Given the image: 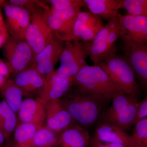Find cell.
<instances>
[{
    "mask_svg": "<svg viewBox=\"0 0 147 147\" xmlns=\"http://www.w3.org/2000/svg\"><path fill=\"white\" fill-rule=\"evenodd\" d=\"M51 8L57 10L66 9L71 7H82L85 5L84 0H50Z\"/></svg>",
    "mask_w": 147,
    "mask_h": 147,
    "instance_id": "4dcf8cb0",
    "label": "cell"
},
{
    "mask_svg": "<svg viewBox=\"0 0 147 147\" xmlns=\"http://www.w3.org/2000/svg\"><path fill=\"white\" fill-rule=\"evenodd\" d=\"M74 85V77H61L55 70L46 76L45 86L37 99L45 105L51 100L61 99Z\"/></svg>",
    "mask_w": 147,
    "mask_h": 147,
    "instance_id": "8fae6325",
    "label": "cell"
},
{
    "mask_svg": "<svg viewBox=\"0 0 147 147\" xmlns=\"http://www.w3.org/2000/svg\"><path fill=\"white\" fill-rule=\"evenodd\" d=\"M6 63L13 76L26 70L32 65L35 55L26 40L9 35L3 45Z\"/></svg>",
    "mask_w": 147,
    "mask_h": 147,
    "instance_id": "277c9868",
    "label": "cell"
},
{
    "mask_svg": "<svg viewBox=\"0 0 147 147\" xmlns=\"http://www.w3.org/2000/svg\"><path fill=\"white\" fill-rule=\"evenodd\" d=\"M108 147H127L126 146L119 144H115V143H105Z\"/></svg>",
    "mask_w": 147,
    "mask_h": 147,
    "instance_id": "d590c367",
    "label": "cell"
},
{
    "mask_svg": "<svg viewBox=\"0 0 147 147\" xmlns=\"http://www.w3.org/2000/svg\"><path fill=\"white\" fill-rule=\"evenodd\" d=\"M90 12L101 19L108 20L117 17L122 8V0H84Z\"/></svg>",
    "mask_w": 147,
    "mask_h": 147,
    "instance_id": "2e32d148",
    "label": "cell"
},
{
    "mask_svg": "<svg viewBox=\"0 0 147 147\" xmlns=\"http://www.w3.org/2000/svg\"><path fill=\"white\" fill-rule=\"evenodd\" d=\"M85 44L88 55L94 65H100L109 56L116 53L115 47H110L106 40L95 44L90 42Z\"/></svg>",
    "mask_w": 147,
    "mask_h": 147,
    "instance_id": "603a6c76",
    "label": "cell"
},
{
    "mask_svg": "<svg viewBox=\"0 0 147 147\" xmlns=\"http://www.w3.org/2000/svg\"><path fill=\"white\" fill-rule=\"evenodd\" d=\"M77 89L105 103L116 95L125 93L99 65L85 66L74 77Z\"/></svg>",
    "mask_w": 147,
    "mask_h": 147,
    "instance_id": "6da1fadb",
    "label": "cell"
},
{
    "mask_svg": "<svg viewBox=\"0 0 147 147\" xmlns=\"http://www.w3.org/2000/svg\"><path fill=\"white\" fill-rule=\"evenodd\" d=\"M65 42L55 36L42 51L36 55L31 67L46 78L55 71L54 68L60 61Z\"/></svg>",
    "mask_w": 147,
    "mask_h": 147,
    "instance_id": "9c48e42d",
    "label": "cell"
},
{
    "mask_svg": "<svg viewBox=\"0 0 147 147\" xmlns=\"http://www.w3.org/2000/svg\"><path fill=\"white\" fill-rule=\"evenodd\" d=\"M5 141V139L4 136L3 134L1 131L0 130V147H3V145Z\"/></svg>",
    "mask_w": 147,
    "mask_h": 147,
    "instance_id": "8d00e7d4",
    "label": "cell"
},
{
    "mask_svg": "<svg viewBox=\"0 0 147 147\" xmlns=\"http://www.w3.org/2000/svg\"><path fill=\"white\" fill-rule=\"evenodd\" d=\"M88 53L85 43L76 40L66 42L61 55L60 65L56 70L62 77H74L85 66Z\"/></svg>",
    "mask_w": 147,
    "mask_h": 147,
    "instance_id": "5b68a950",
    "label": "cell"
},
{
    "mask_svg": "<svg viewBox=\"0 0 147 147\" xmlns=\"http://www.w3.org/2000/svg\"><path fill=\"white\" fill-rule=\"evenodd\" d=\"M99 66L125 93L137 97L139 88L135 74L125 56H118L115 53Z\"/></svg>",
    "mask_w": 147,
    "mask_h": 147,
    "instance_id": "3957f363",
    "label": "cell"
},
{
    "mask_svg": "<svg viewBox=\"0 0 147 147\" xmlns=\"http://www.w3.org/2000/svg\"><path fill=\"white\" fill-rule=\"evenodd\" d=\"M94 136L104 143L119 144L127 147H134L132 135L110 124H98Z\"/></svg>",
    "mask_w": 147,
    "mask_h": 147,
    "instance_id": "9a60e30c",
    "label": "cell"
},
{
    "mask_svg": "<svg viewBox=\"0 0 147 147\" xmlns=\"http://www.w3.org/2000/svg\"><path fill=\"white\" fill-rule=\"evenodd\" d=\"M140 102L137 99L126 106L115 115L100 123H109L125 131L129 130L136 123ZM98 123V124H100Z\"/></svg>",
    "mask_w": 147,
    "mask_h": 147,
    "instance_id": "ac0fdd59",
    "label": "cell"
},
{
    "mask_svg": "<svg viewBox=\"0 0 147 147\" xmlns=\"http://www.w3.org/2000/svg\"><path fill=\"white\" fill-rule=\"evenodd\" d=\"M60 139V134L44 125L37 130L32 147H56L59 145Z\"/></svg>",
    "mask_w": 147,
    "mask_h": 147,
    "instance_id": "cb8c5ba5",
    "label": "cell"
},
{
    "mask_svg": "<svg viewBox=\"0 0 147 147\" xmlns=\"http://www.w3.org/2000/svg\"><path fill=\"white\" fill-rule=\"evenodd\" d=\"M38 129L28 123L18 122L14 131V143L19 147H32L33 140Z\"/></svg>",
    "mask_w": 147,
    "mask_h": 147,
    "instance_id": "7402d4cb",
    "label": "cell"
},
{
    "mask_svg": "<svg viewBox=\"0 0 147 147\" xmlns=\"http://www.w3.org/2000/svg\"><path fill=\"white\" fill-rule=\"evenodd\" d=\"M91 137L86 129L76 125L61 133L59 146L90 147Z\"/></svg>",
    "mask_w": 147,
    "mask_h": 147,
    "instance_id": "e0dca14e",
    "label": "cell"
},
{
    "mask_svg": "<svg viewBox=\"0 0 147 147\" xmlns=\"http://www.w3.org/2000/svg\"><path fill=\"white\" fill-rule=\"evenodd\" d=\"M7 39L5 38L0 37V47L3 46Z\"/></svg>",
    "mask_w": 147,
    "mask_h": 147,
    "instance_id": "f35d334b",
    "label": "cell"
},
{
    "mask_svg": "<svg viewBox=\"0 0 147 147\" xmlns=\"http://www.w3.org/2000/svg\"><path fill=\"white\" fill-rule=\"evenodd\" d=\"M11 74L9 69L6 62L0 59V74L8 79Z\"/></svg>",
    "mask_w": 147,
    "mask_h": 147,
    "instance_id": "836d02e7",
    "label": "cell"
},
{
    "mask_svg": "<svg viewBox=\"0 0 147 147\" xmlns=\"http://www.w3.org/2000/svg\"><path fill=\"white\" fill-rule=\"evenodd\" d=\"M49 9L42 15L55 36L65 42L72 41L74 25L72 26L55 16L50 12Z\"/></svg>",
    "mask_w": 147,
    "mask_h": 147,
    "instance_id": "d6986e66",
    "label": "cell"
},
{
    "mask_svg": "<svg viewBox=\"0 0 147 147\" xmlns=\"http://www.w3.org/2000/svg\"><path fill=\"white\" fill-rule=\"evenodd\" d=\"M146 118H147V96L140 102L138 115L135 123L140 120Z\"/></svg>",
    "mask_w": 147,
    "mask_h": 147,
    "instance_id": "1f68e13d",
    "label": "cell"
},
{
    "mask_svg": "<svg viewBox=\"0 0 147 147\" xmlns=\"http://www.w3.org/2000/svg\"><path fill=\"white\" fill-rule=\"evenodd\" d=\"M6 26L9 35L25 40L26 32L30 23L31 14L22 7L3 3Z\"/></svg>",
    "mask_w": 147,
    "mask_h": 147,
    "instance_id": "ba28073f",
    "label": "cell"
},
{
    "mask_svg": "<svg viewBox=\"0 0 147 147\" xmlns=\"http://www.w3.org/2000/svg\"><path fill=\"white\" fill-rule=\"evenodd\" d=\"M9 36V34L6 26L5 21L3 17L1 8L0 9V37L5 38L7 39Z\"/></svg>",
    "mask_w": 147,
    "mask_h": 147,
    "instance_id": "d6a6232c",
    "label": "cell"
},
{
    "mask_svg": "<svg viewBox=\"0 0 147 147\" xmlns=\"http://www.w3.org/2000/svg\"><path fill=\"white\" fill-rule=\"evenodd\" d=\"M134 125L132 137L134 147H147V118L138 121Z\"/></svg>",
    "mask_w": 147,
    "mask_h": 147,
    "instance_id": "83f0119b",
    "label": "cell"
},
{
    "mask_svg": "<svg viewBox=\"0 0 147 147\" xmlns=\"http://www.w3.org/2000/svg\"><path fill=\"white\" fill-rule=\"evenodd\" d=\"M4 3V1H0V9L1 8V6Z\"/></svg>",
    "mask_w": 147,
    "mask_h": 147,
    "instance_id": "60d3db41",
    "label": "cell"
},
{
    "mask_svg": "<svg viewBox=\"0 0 147 147\" xmlns=\"http://www.w3.org/2000/svg\"><path fill=\"white\" fill-rule=\"evenodd\" d=\"M98 33L76 18L73 27V40L91 42Z\"/></svg>",
    "mask_w": 147,
    "mask_h": 147,
    "instance_id": "484cf974",
    "label": "cell"
},
{
    "mask_svg": "<svg viewBox=\"0 0 147 147\" xmlns=\"http://www.w3.org/2000/svg\"><path fill=\"white\" fill-rule=\"evenodd\" d=\"M45 122L48 128L61 134L76 124L60 99L51 100L45 105Z\"/></svg>",
    "mask_w": 147,
    "mask_h": 147,
    "instance_id": "30bf717a",
    "label": "cell"
},
{
    "mask_svg": "<svg viewBox=\"0 0 147 147\" xmlns=\"http://www.w3.org/2000/svg\"><path fill=\"white\" fill-rule=\"evenodd\" d=\"M124 50L134 74L147 86V43L124 46Z\"/></svg>",
    "mask_w": 147,
    "mask_h": 147,
    "instance_id": "7c38bea8",
    "label": "cell"
},
{
    "mask_svg": "<svg viewBox=\"0 0 147 147\" xmlns=\"http://www.w3.org/2000/svg\"><path fill=\"white\" fill-rule=\"evenodd\" d=\"M19 122L34 125L39 129L45 122V105L37 98H29L23 100L18 113Z\"/></svg>",
    "mask_w": 147,
    "mask_h": 147,
    "instance_id": "4fadbf2b",
    "label": "cell"
},
{
    "mask_svg": "<svg viewBox=\"0 0 147 147\" xmlns=\"http://www.w3.org/2000/svg\"><path fill=\"white\" fill-rule=\"evenodd\" d=\"M0 92L3 97V100L18 116L24 96L21 89L13 80L8 79L0 88Z\"/></svg>",
    "mask_w": 147,
    "mask_h": 147,
    "instance_id": "ffe728a7",
    "label": "cell"
},
{
    "mask_svg": "<svg viewBox=\"0 0 147 147\" xmlns=\"http://www.w3.org/2000/svg\"><path fill=\"white\" fill-rule=\"evenodd\" d=\"M71 89L60 99L76 124L87 129L98 123L102 103L78 89Z\"/></svg>",
    "mask_w": 147,
    "mask_h": 147,
    "instance_id": "7a4b0ae2",
    "label": "cell"
},
{
    "mask_svg": "<svg viewBox=\"0 0 147 147\" xmlns=\"http://www.w3.org/2000/svg\"><path fill=\"white\" fill-rule=\"evenodd\" d=\"M55 36L41 13L31 14L25 40L31 47L35 57L51 42Z\"/></svg>",
    "mask_w": 147,
    "mask_h": 147,
    "instance_id": "52a82bcc",
    "label": "cell"
},
{
    "mask_svg": "<svg viewBox=\"0 0 147 147\" xmlns=\"http://www.w3.org/2000/svg\"><path fill=\"white\" fill-rule=\"evenodd\" d=\"M122 8L129 14L147 18V0H122Z\"/></svg>",
    "mask_w": 147,
    "mask_h": 147,
    "instance_id": "4316f807",
    "label": "cell"
},
{
    "mask_svg": "<svg viewBox=\"0 0 147 147\" xmlns=\"http://www.w3.org/2000/svg\"><path fill=\"white\" fill-rule=\"evenodd\" d=\"M77 19L83 22L90 28L98 32L104 26L102 19L90 12L80 11Z\"/></svg>",
    "mask_w": 147,
    "mask_h": 147,
    "instance_id": "f1b7e54d",
    "label": "cell"
},
{
    "mask_svg": "<svg viewBox=\"0 0 147 147\" xmlns=\"http://www.w3.org/2000/svg\"><path fill=\"white\" fill-rule=\"evenodd\" d=\"M14 76L13 82L21 89L25 96H31L38 92L39 94L45 86V77L32 67Z\"/></svg>",
    "mask_w": 147,
    "mask_h": 147,
    "instance_id": "5bb4252c",
    "label": "cell"
},
{
    "mask_svg": "<svg viewBox=\"0 0 147 147\" xmlns=\"http://www.w3.org/2000/svg\"><path fill=\"white\" fill-rule=\"evenodd\" d=\"M8 79H7L5 77H4L2 75L0 74V88H1L3 85H4Z\"/></svg>",
    "mask_w": 147,
    "mask_h": 147,
    "instance_id": "74e56055",
    "label": "cell"
},
{
    "mask_svg": "<svg viewBox=\"0 0 147 147\" xmlns=\"http://www.w3.org/2000/svg\"><path fill=\"white\" fill-rule=\"evenodd\" d=\"M119 24V23L117 17L110 19L106 26H104L98 32L94 39L90 42L92 44H95L105 40L111 31L117 26Z\"/></svg>",
    "mask_w": 147,
    "mask_h": 147,
    "instance_id": "f546056e",
    "label": "cell"
},
{
    "mask_svg": "<svg viewBox=\"0 0 147 147\" xmlns=\"http://www.w3.org/2000/svg\"><path fill=\"white\" fill-rule=\"evenodd\" d=\"M137 99V97L125 93H121L116 95L112 99V105L104 114H102L98 123H101L106 120L115 115L129 104Z\"/></svg>",
    "mask_w": 147,
    "mask_h": 147,
    "instance_id": "d4e9b609",
    "label": "cell"
},
{
    "mask_svg": "<svg viewBox=\"0 0 147 147\" xmlns=\"http://www.w3.org/2000/svg\"><path fill=\"white\" fill-rule=\"evenodd\" d=\"M19 147L18 146H17V145H16L15 144H14V143H13V144H11L8 145V146H7L6 147Z\"/></svg>",
    "mask_w": 147,
    "mask_h": 147,
    "instance_id": "ab89813d",
    "label": "cell"
},
{
    "mask_svg": "<svg viewBox=\"0 0 147 147\" xmlns=\"http://www.w3.org/2000/svg\"><path fill=\"white\" fill-rule=\"evenodd\" d=\"M18 116L4 100L0 101V130L6 141L9 139L18 123Z\"/></svg>",
    "mask_w": 147,
    "mask_h": 147,
    "instance_id": "44dd1931",
    "label": "cell"
},
{
    "mask_svg": "<svg viewBox=\"0 0 147 147\" xmlns=\"http://www.w3.org/2000/svg\"><path fill=\"white\" fill-rule=\"evenodd\" d=\"M119 36L124 46L147 43V18L127 13L117 16Z\"/></svg>",
    "mask_w": 147,
    "mask_h": 147,
    "instance_id": "8992f818",
    "label": "cell"
},
{
    "mask_svg": "<svg viewBox=\"0 0 147 147\" xmlns=\"http://www.w3.org/2000/svg\"><path fill=\"white\" fill-rule=\"evenodd\" d=\"M90 147H108V145L96 138L94 136L91 137L90 142Z\"/></svg>",
    "mask_w": 147,
    "mask_h": 147,
    "instance_id": "e575fe53",
    "label": "cell"
}]
</instances>
